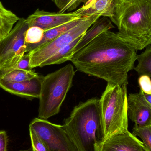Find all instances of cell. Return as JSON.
<instances>
[{
	"label": "cell",
	"mask_w": 151,
	"mask_h": 151,
	"mask_svg": "<svg viewBox=\"0 0 151 151\" xmlns=\"http://www.w3.org/2000/svg\"><path fill=\"white\" fill-rule=\"evenodd\" d=\"M20 18L4 8L0 1V41L5 39Z\"/></svg>",
	"instance_id": "2e32d148"
},
{
	"label": "cell",
	"mask_w": 151,
	"mask_h": 151,
	"mask_svg": "<svg viewBox=\"0 0 151 151\" xmlns=\"http://www.w3.org/2000/svg\"><path fill=\"white\" fill-rule=\"evenodd\" d=\"M78 18L81 17L74 12L70 13L52 12L38 9L26 19L29 27H38L46 31Z\"/></svg>",
	"instance_id": "9c48e42d"
},
{
	"label": "cell",
	"mask_w": 151,
	"mask_h": 151,
	"mask_svg": "<svg viewBox=\"0 0 151 151\" xmlns=\"http://www.w3.org/2000/svg\"><path fill=\"white\" fill-rule=\"evenodd\" d=\"M8 137L4 130L0 131V151H7Z\"/></svg>",
	"instance_id": "484cf974"
},
{
	"label": "cell",
	"mask_w": 151,
	"mask_h": 151,
	"mask_svg": "<svg viewBox=\"0 0 151 151\" xmlns=\"http://www.w3.org/2000/svg\"><path fill=\"white\" fill-rule=\"evenodd\" d=\"M128 116L134 127L151 126V105L145 99L142 90L128 96Z\"/></svg>",
	"instance_id": "30bf717a"
},
{
	"label": "cell",
	"mask_w": 151,
	"mask_h": 151,
	"mask_svg": "<svg viewBox=\"0 0 151 151\" xmlns=\"http://www.w3.org/2000/svg\"><path fill=\"white\" fill-rule=\"evenodd\" d=\"M83 35L58 50L55 55L44 62L41 65L40 67L52 65L60 64L69 61L70 58L73 55V50L81 39Z\"/></svg>",
	"instance_id": "e0dca14e"
},
{
	"label": "cell",
	"mask_w": 151,
	"mask_h": 151,
	"mask_svg": "<svg viewBox=\"0 0 151 151\" xmlns=\"http://www.w3.org/2000/svg\"><path fill=\"white\" fill-rule=\"evenodd\" d=\"M18 151H31V149H29V150H19Z\"/></svg>",
	"instance_id": "f1b7e54d"
},
{
	"label": "cell",
	"mask_w": 151,
	"mask_h": 151,
	"mask_svg": "<svg viewBox=\"0 0 151 151\" xmlns=\"http://www.w3.org/2000/svg\"><path fill=\"white\" fill-rule=\"evenodd\" d=\"M29 27L26 19L21 18L7 37L0 42V79L27 53L25 38Z\"/></svg>",
	"instance_id": "8992f818"
},
{
	"label": "cell",
	"mask_w": 151,
	"mask_h": 151,
	"mask_svg": "<svg viewBox=\"0 0 151 151\" xmlns=\"http://www.w3.org/2000/svg\"><path fill=\"white\" fill-rule=\"evenodd\" d=\"M79 151H96L104 141L100 99L95 97L74 107L63 125Z\"/></svg>",
	"instance_id": "3957f363"
},
{
	"label": "cell",
	"mask_w": 151,
	"mask_h": 151,
	"mask_svg": "<svg viewBox=\"0 0 151 151\" xmlns=\"http://www.w3.org/2000/svg\"><path fill=\"white\" fill-rule=\"evenodd\" d=\"M29 129L43 141L49 151H79L63 125L35 118L30 123Z\"/></svg>",
	"instance_id": "ba28073f"
},
{
	"label": "cell",
	"mask_w": 151,
	"mask_h": 151,
	"mask_svg": "<svg viewBox=\"0 0 151 151\" xmlns=\"http://www.w3.org/2000/svg\"><path fill=\"white\" fill-rule=\"evenodd\" d=\"M43 77L40 75L38 77L19 82H9L0 80V88L21 97L30 99L39 98Z\"/></svg>",
	"instance_id": "7c38bea8"
},
{
	"label": "cell",
	"mask_w": 151,
	"mask_h": 151,
	"mask_svg": "<svg viewBox=\"0 0 151 151\" xmlns=\"http://www.w3.org/2000/svg\"><path fill=\"white\" fill-rule=\"evenodd\" d=\"M138 64L134 70L140 76L147 75L151 77V45L146 47L145 51L137 55Z\"/></svg>",
	"instance_id": "ac0fdd59"
},
{
	"label": "cell",
	"mask_w": 151,
	"mask_h": 151,
	"mask_svg": "<svg viewBox=\"0 0 151 151\" xmlns=\"http://www.w3.org/2000/svg\"><path fill=\"white\" fill-rule=\"evenodd\" d=\"M96 151H148L143 142L128 130L104 141Z\"/></svg>",
	"instance_id": "8fae6325"
},
{
	"label": "cell",
	"mask_w": 151,
	"mask_h": 151,
	"mask_svg": "<svg viewBox=\"0 0 151 151\" xmlns=\"http://www.w3.org/2000/svg\"><path fill=\"white\" fill-rule=\"evenodd\" d=\"M127 85L107 83L101 96L104 141L128 130Z\"/></svg>",
	"instance_id": "277c9868"
},
{
	"label": "cell",
	"mask_w": 151,
	"mask_h": 151,
	"mask_svg": "<svg viewBox=\"0 0 151 151\" xmlns=\"http://www.w3.org/2000/svg\"><path fill=\"white\" fill-rule=\"evenodd\" d=\"M115 0H88L74 11L80 17L92 15L111 18L113 16Z\"/></svg>",
	"instance_id": "4fadbf2b"
},
{
	"label": "cell",
	"mask_w": 151,
	"mask_h": 151,
	"mask_svg": "<svg viewBox=\"0 0 151 151\" xmlns=\"http://www.w3.org/2000/svg\"><path fill=\"white\" fill-rule=\"evenodd\" d=\"M52 1L60 10L66 6L71 0H52Z\"/></svg>",
	"instance_id": "4316f807"
},
{
	"label": "cell",
	"mask_w": 151,
	"mask_h": 151,
	"mask_svg": "<svg viewBox=\"0 0 151 151\" xmlns=\"http://www.w3.org/2000/svg\"><path fill=\"white\" fill-rule=\"evenodd\" d=\"M132 134L142 139L148 151H151V126L143 127H137L134 126Z\"/></svg>",
	"instance_id": "44dd1931"
},
{
	"label": "cell",
	"mask_w": 151,
	"mask_h": 151,
	"mask_svg": "<svg viewBox=\"0 0 151 151\" xmlns=\"http://www.w3.org/2000/svg\"><path fill=\"white\" fill-rule=\"evenodd\" d=\"M33 151H49L46 145L34 132L29 129Z\"/></svg>",
	"instance_id": "7402d4cb"
},
{
	"label": "cell",
	"mask_w": 151,
	"mask_h": 151,
	"mask_svg": "<svg viewBox=\"0 0 151 151\" xmlns=\"http://www.w3.org/2000/svg\"><path fill=\"white\" fill-rule=\"evenodd\" d=\"M75 74L73 66L70 64L43 77L39 97V118L46 120L59 112Z\"/></svg>",
	"instance_id": "5b68a950"
},
{
	"label": "cell",
	"mask_w": 151,
	"mask_h": 151,
	"mask_svg": "<svg viewBox=\"0 0 151 151\" xmlns=\"http://www.w3.org/2000/svg\"><path fill=\"white\" fill-rule=\"evenodd\" d=\"M113 28L114 26L109 18H99L83 34L81 39L73 50V55L88 44L97 36L104 32L110 31Z\"/></svg>",
	"instance_id": "5bb4252c"
},
{
	"label": "cell",
	"mask_w": 151,
	"mask_h": 151,
	"mask_svg": "<svg viewBox=\"0 0 151 151\" xmlns=\"http://www.w3.org/2000/svg\"><path fill=\"white\" fill-rule=\"evenodd\" d=\"M143 94L145 99L151 105V94H147L143 92Z\"/></svg>",
	"instance_id": "83f0119b"
},
{
	"label": "cell",
	"mask_w": 151,
	"mask_h": 151,
	"mask_svg": "<svg viewBox=\"0 0 151 151\" xmlns=\"http://www.w3.org/2000/svg\"><path fill=\"white\" fill-rule=\"evenodd\" d=\"M88 0H71L63 9L59 10L60 13H65L66 12H70L76 9L81 3L83 4Z\"/></svg>",
	"instance_id": "d4e9b609"
},
{
	"label": "cell",
	"mask_w": 151,
	"mask_h": 151,
	"mask_svg": "<svg viewBox=\"0 0 151 151\" xmlns=\"http://www.w3.org/2000/svg\"><path fill=\"white\" fill-rule=\"evenodd\" d=\"M100 17L98 15L85 17L79 24L64 33L47 44L38 47L28 52L30 56V66L32 69L40 67L41 65L58 50L83 35Z\"/></svg>",
	"instance_id": "52a82bcc"
},
{
	"label": "cell",
	"mask_w": 151,
	"mask_h": 151,
	"mask_svg": "<svg viewBox=\"0 0 151 151\" xmlns=\"http://www.w3.org/2000/svg\"><path fill=\"white\" fill-rule=\"evenodd\" d=\"M30 55L29 53H27V54H25L21 58V59L19 60L17 64L12 69H11L8 72L13 70H21L27 71L32 70V69L30 66Z\"/></svg>",
	"instance_id": "603a6c76"
},
{
	"label": "cell",
	"mask_w": 151,
	"mask_h": 151,
	"mask_svg": "<svg viewBox=\"0 0 151 151\" xmlns=\"http://www.w3.org/2000/svg\"><path fill=\"white\" fill-rule=\"evenodd\" d=\"M39 76L33 70H13L5 74L0 80L9 82H19L35 78Z\"/></svg>",
	"instance_id": "d6986e66"
},
{
	"label": "cell",
	"mask_w": 151,
	"mask_h": 151,
	"mask_svg": "<svg viewBox=\"0 0 151 151\" xmlns=\"http://www.w3.org/2000/svg\"><path fill=\"white\" fill-rule=\"evenodd\" d=\"M136 50L111 31L102 33L70 58L77 70L106 81L128 84V73L134 69Z\"/></svg>",
	"instance_id": "6da1fadb"
},
{
	"label": "cell",
	"mask_w": 151,
	"mask_h": 151,
	"mask_svg": "<svg viewBox=\"0 0 151 151\" xmlns=\"http://www.w3.org/2000/svg\"><path fill=\"white\" fill-rule=\"evenodd\" d=\"M120 37L142 50L151 44V0H115L110 18Z\"/></svg>",
	"instance_id": "7a4b0ae2"
},
{
	"label": "cell",
	"mask_w": 151,
	"mask_h": 151,
	"mask_svg": "<svg viewBox=\"0 0 151 151\" xmlns=\"http://www.w3.org/2000/svg\"><path fill=\"white\" fill-rule=\"evenodd\" d=\"M45 31L38 27L34 26L29 27L26 33L25 46L27 50L28 48L40 43L43 39Z\"/></svg>",
	"instance_id": "ffe728a7"
},
{
	"label": "cell",
	"mask_w": 151,
	"mask_h": 151,
	"mask_svg": "<svg viewBox=\"0 0 151 151\" xmlns=\"http://www.w3.org/2000/svg\"><path fill=\"white\" fill-rule=\"evenodd\" d=\"M0 42H1V41H0Z\"/></svg>",
	"instance_id": "f546056e"
},
{
	"label": "cell",
	"mask_w": 151,
	"mask_h": 151,
	"mask_svg": "<svg viewBox=\"0 0 151 151\" xmlns=\"http://www.w3.org/2000/svg\"><path fill=\"white\" fill-rule=\"evenodd\" d=\"M85 18V17L78 18L63 24L61 25L47 31H45L43 39L38 44L28 48L27 50V53L30 52L38 47L43 46L47 43L48 42L53 40L54 39L57 38L64 33L69 31L70 29H72L74 27L79 24Z\"/></svg>",
	"instance_id": "9a60e30c"
},
{
	"label": "cell",
	"mask_w": 151,
	"mask_h": 151,
	"mask_svg": "<svg viewBox=\"0 0 151 151\" xmlns=\"http://www.w3.org/2000/svg\"><path fill=\"white\" fill-rule=\"evenodd\" d=\"M138 83L144 93L151 94V79L147 75H142L138 79Z\"/></svg>",
	"instance_id": "cb8c5ba5"
}]
</instances>
